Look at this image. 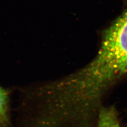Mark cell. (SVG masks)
<instances>
[{
    "mask_svg": "<svg viewBox=\"0 0 127 127\" xmlns=\"http://www.w3.org/2000/svg\"><path fill=\"white\" fill-rule=\"evenodd\" d=\"M127 73V11L107 30L85 68L42 90V107L58 127H95L103 94Z\"/></svg>",
    "mask_w": 127,
    "mask_h": 127,
    "instance_id": "1",
    "label": "cell"
},
{
    "mask_svg": "<svg viewBox=\"0 0 127 127\" xmlns=\"http://www.w3.org/2000/svg\"><path fill=\"white\" fill-rule=\"evenodd\" d=\"M0 127H11L9 96L6 91L0 87Z\"/></svg>",
    "mask_w": 127,
    "mask_h": 127,
    "instance_id": "3",
    "label": "cell"
},
{
    "mask_svg": "<svg viewBox=\"0 0 127 127\" xmlns=\"http://www.w3.org/2000/svg\"><path fill=\"white\" fill-rule=\"evenodd\" d=\"M95 127H121L117 112L114 107L101 108Z\"/></svg>",
    "mask_w": 127,
    "mask_h": 127,
    "instance_id": "2",
    "label": "cell"
}]
</instances>
